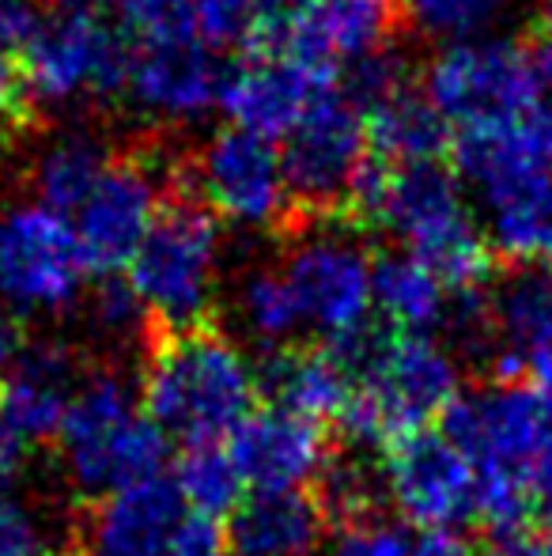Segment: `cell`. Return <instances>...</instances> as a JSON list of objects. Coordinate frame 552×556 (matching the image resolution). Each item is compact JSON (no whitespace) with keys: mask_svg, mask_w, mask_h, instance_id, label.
Returning a JSON list of instances; mask_svg holds the SVG:
<instances>
[{"mask_svg":"<svg viewBox=\"0 0 552 556\" xmlns=\"http://www.w3.org/2000/svg\"><path fill=\"white\" fill-rule=\"evenodd\" d=\"M442 432L477 473L480 522L500 534L552 522V394L523 379L465 390Z\"/></svg>","mask_w":552,"mask_h":556,"instance_id":"6da1fadb","label":"cell"},{"mask_svg":"<svg viewBox=\"0 0 552 556\" xmlns=\"http://www.w3.org/2000/svg\"><path fill=\"white\" fill-rule=\"evenodd\" d=\"M450 155L492 254L515 269H552V103L454 132Z\"/></svg>","mask_w":552,"mask_h":556,"instance_id":"7a4b0ae2","label":"cell"},{"mask_svg":"<svg viewBox=\"0 0 552 556\" xmlns=\"http://www.w3.org/2000/svg\"><path fill=\"white\" fill-rule=\"evenodd\" d=\"M356 227H386L454 295H480L492 277V247L470 190L442 163L394 170L375 155L345 201Z\"/></svg>","mask_w":552,"mask_h":556,"instance_id":"3957f363","label":"cell"},{"mask_svg":"<svg viewBox=\"0 0 552 556\" xmlns=\"http://www.w3.org/2000/svg\"><path fill=\"white\" fill-rule=\"evenodd\" d=\"M137 387L163 440L193 451L228 443L254 417L261 371L235 333L197 326L163 337Z\"/></svg>","mask_w":552,"mask_h":556,"instance_id":"277c9868","label":"cell"},{"mask_svg":"<svg viewBox=\"0 0 552 556\" xmlns=\"http://www.w3.org/2000/svg\"><path fill=\"white\" fill-rule=\"evenodd\" d=\"M352 390L337 425L360 446H390L435 432L462 390V359L442 337L378 333L348 349Z\"/></svg>","mask_w":552,"mask_h":556,"instance_id":"5b68a950","label":"cell"},{"mask_svg":"<svg viewBox=\"0 0 552 556\" xmlns=\"http://www.w3.org/2000/svg\"><path fill=\"white\" fill-rule=\"evenodd\" d=\"M61 477L91 504L147 477H159L167 440L147 420L140 387L118 367L84 371L57 435Z\"/></svg>","mask_w":552,"mask_h":556,"instance_id":"8992f818","label":"cell"},{"mask_svg":"<svg viewBox=\"0 0 552 556\" xmlns=\"http://www.w3.org/2000/svg\"><path fill=\"white\" fill-rule=\"evenodd\" d=\"M228 239L197 198H170L126 269L147 323L167 333L208 326L223 295Z\"/></svg>","mask_w":552,"mask_h":556,"instance_id":"52a82bcc","label":"cell"},{"mask_svg":"<svg viewBox=\"0 0 552 556\" xmlns=\"http://www.w3.org/2000/svg\"><path fill=\"white\" fill-rule=\"evenodd\" d=\"M420 88L454 132L515 122L552 103V50L534 35L442 46Z\"/></svg>","mask_w":552,"mask_h":556,"instance_id":"ba28073f","label":"cell"},{"mask_svg":"<svg viewBox=\"0 0 552 556\" xmlns=\"http://www.w3.org/2000/svg\"><path fill=\"white\" fill-rule=\"evenodd\" d=\"M88 257L68 216L42 201L0 205V311L15 323H46L88 300Z\"/></svg>","mask_w":552,"mask_h":556,"instance_id":"9c48e42d","label":"cell"},{"mask_svg":"<svg viewBox=\"0 0 552 556\" xmlns=\"http://www.w3.org/2000/svg\"><path fill=\"white\" fill-rule=\"evenodd\" d=\"M27 106L73 111L91 103H126L129 42L103 15L57 12L20 53Z\"/></svg>","mask_w":552,"mask_h":556,"instance_id":"30bf717a","label":"cell"},{"mask_svg":"<svg viewBox=\"0 0 552 556\" xmlns=\"http://www.w3.org/2000/svg\"><path fill=\"white\" fill-rule=\"evenodd\" d=\"M280 273L299 303L307 337L352 349L375 315V257L352 227H310L280 254Z\"/></svg>","mask_w":552,"mask_h":556,"instance_id":"8fae6325","label":"cell"},{"mask_svg":"<svg viewBox=\"0 0 552 556\" xmlns=\"http://www.w3.org/2000/svg\"><path fill=\"white\" fill-rule=\"evenodd\" d=\"M185 175L193 198L220 224L239 231H277L295 213L280 144L235 125L208 132Z\"/></svg>","mask_w":552,"mask_h":556,"instance_id":"7c38bea8","label":"cell"},{"mask_svg":"<svg viewBox=\"0 0 552 556\" xmlns=\"http://www.w3.org/2000/svg\"><path fill=\"white\" fill-rule=\"evenodd\" d=\"M284 178L299 213H345L360 170L371 160L368 114L341 88H325L280 144Z\"/></svg>","mask_w":552,"mask_h":556,"instance_id":"4fadbf2b","label":"cell"},{"mask_svg":"<svg viewBox=\"0 0 552 556\" xmlns=\"http://www.w3.org/2000/svg\"><path fill=\"white\" fill-rule=\"evenodd\" d=\"M378 496L420 534H458L480 522V492L470 458L447 432H420L386 451L378 466Z\"/></svg>","mask_w":552,"mask_h":556,"instance_id":"5bb4252c","label":"cell"},{"mask_svg":"<svg viewBox=\"0 0 552 556\" xmlns=\"http://www.w3.org/2000/svg\"><path fill=\"white\" fill-rule=\"evenodd\" d=\"M462 341L492 356L503 379L552 394V269H515L480 300L458 307Z\"/></svg>","mask_w":552,"mask_h":556,"instance_id":"9a60e30c","label":"cell"},{"mask_svg":"<svg viewBox=\"0 0 552 556\" xmlns=\"http://www.w3.org/2000/svg\"><path fill=\"white\" fill-rule=\"evenodd\" d=\"M167 182H178V175L170 167H159L155 155H114L88 201L68 216L84 257H88L91 277L106 280L129 269L144 235L152 231V224L167 205L163 198Z\"/></svg>","mask_w":552,"mask_h":556,"instance_id":"2e32d148","label":"cell"},{"mask_svg":"<svg viewBox=\"0 0 552 556\" xmlns=\"http://www.w3.org/2000/svg\"><path fill=\"white\" fill-rule=\"evenodd\" d=\"M228 65L201 35L129 42L126 103L137 117L163 129L205 122L220 106Z\"/></svg>","mask_w":552,"mask_h":556,"instance_id":"e0dca14e","label":"cell"},{"mask_svg":"<svg viewBox=\"0 0 552 556\" xmlns=\"http://www.w3.org/2000/svg\"><path fill=\"white\" fill-rule=\"evenodd\" d=\"M406 27L401 0H314L266 38L261 50H280L322 76H341L378 53L394 50Z\"/></svg>","mask_w":552,"mask_h":556,"instance_id":"ac0fdd59","label":"cell"},{"mask_svg":"<svg viewBox=\"0 0 552 556\" xmlns=\"http://www.w3.org/2000/svg\"><path fill=\"white\" fill-rule=\"evenodd\" d=\"M246 492H307L322 481L333 454L318 420L284 405L254 409V417L228 440Z\"/></svg>","mask_w":552,"mask_h":556,"instance_id":"d6986e66","label":"cell"},{"mask_svg":"<svg viewBox=\"0 0 552 556\" xmlns=\"http://www.w3.org/2000/svg\"><path fill=\"white\" fill-rule=\"evenodd\" d=\"M333 84V76L314 73L280 50H251L228 68L220 111L228 114V125L277 144Z\"/></svg>","mask_w":552,"mask_h":556,"instance_id":"ffe728a7","label":"cell"},{"mask_svg":"<svg viewBox=\"0 0 552 556\" xmlns=\"http://www.w3.org/2000/svg\"><path fill=\"white\" fill-rule=\"evenodd\" d=\"M80 379V359L68 344L35 341L30 349H23L0 379V432L20 451L57 443Z\"/></svg>","mask_w":552,"mask_h":556,"instance_id":"44dd1931","label":"cell"},{"mask_svg":"<svg viewBox=\"0 0 552 556\" xmlns=\"http://www.w3.org/2000/svg\"><path fill=\"white\" fill-rule=\"evenodd\" d=\"M182 492L170 477H147L95 500L76 534L80 556H167L185 522Z\"/></svg>","mask_w":552,"mask_h":556,"instance_id":"7402d4cb","label":"cell"},{"mask_svg":"<svg viewBox=\"0 0 552 556\" xmlns=\"http://www.w3.org/2000/svg\"><path fill=\"white\" fill-rule=\"evenodd\" d=\"M325 519V504L307 492H251L231 511V556H318Z\"/></svg>","mask_w":552,"mask_h":556,"instance_id":"603a6c76","label":"cell"},{"mask_svg":"<svg viewBox=\"0 0 552 556\" xmlns=\"http://www.w3.org/2000/svg\"><path fill=\"white\" fill-rule=\"evenodd\" d=\"M454 295L424 262H416L406 250L375 257V315L394 333H424L439 337L454 323L458 303Z\"/></svg>","mask_w":552,"mask_h":556,"instance_id":"cb8c5ba5","label":"cell"},{"mask_svg":"<svg viewBox=\"0 0 552 556\" xmlns=\"http://www.w3.org/2000/svg\"><path fill=\"white\" fill-rule=\"evenodd\" d=\"M368 144L371 155L394 170L427 167V163H442V155L454 144V129L427 103L424 91L406 88L368 111Z\"/></svg>","mask_w":552,"mask_h":556,"instance_id":"d4e9b609","label":"cell"},{"mask_svg":"<svg viewBox=\"0 0 552 556\" xmlns=\"http://www.w3.org/2000/svg\"><path fill=\"white\" fill-rule=\"evenodd\" d=\"M111 160L114 152H106L103 140L88 129H61L30 160V193L53 213L73 216L95 190Z\"/></svg>","mask_w":552,"mask_h":556,"instance_id":"484cf974","label":"cell"},{"mask_svg":"<svg viewBox=\"0 0 552 556\" xmlns=\"http://www.w3.org/2000/svg\"><path fill=\"white\" fill-rule=\"evenodd\" d=\"M231 318L239 341L266 352H284L307 337L299 303L287 288L277 262H258L235 280L231 292Z\"/></svg>","mask_w":552,"mask_h":556,"instance_id":"4316f807","label":"cell"},{"mask_svg":"<svg viewBox=\"0 0 552 556\" xmlns=\"http://www.w3.org/2000/svg\"><path fill=\"white\" fill-rule=\"evenodd\" d=\"M273 390L277 405L295 409L303 417L318 420H341L348 405V390H352V359L348 349H295L280 352L273 367Z\"/></svg>","mask_w":552,"mask_h":556,"instance_id":"83f0119b","label":"cell"},{"mask_svg":"<svg viewBox=\"0 0 552 556\" xmlns=\"http://www.w3.org/2000/svg\"><path fill=\"white\" fill-rule=\"evenodd\" d=\"M175 489L182 492L185 507L193 515H208V519H220L223 511H235L246 500L243 473H239L228 443L182 451L175 469Z\"/></svg>","mask_w":552,"mask_h":556,"instance_id":"f1b7e54d","label":"cell"},{"mask_svg":"<svg viewBox=\"0 0 552 556\" xmlns=\"http://www.w3.org/2000/svg\"><path fill=\"white\" fill-rule=\"evenodd\" d=\"M406 23H413L416 35L427 42L462 46L477 38H492L496 27L518 8V0H401Z\"/></svg>","mask_w":552,"mask_h":556,"instance_id":"f546056e","label":"cell"},{"mask_svg":"<svg viewBox=\"0 0 552 556\" xmlns=\"http://www.w3.org/2000/svg\"><path fill=\"white\" fill-rule=\"evenodd\" d=\"M190 12L213 50H258L269 35L261 0H190Z\"/></svg>","mask_w":552,"mask_h":556,"instance_id":"4dcf8cb0","label":"cell"},{"mask_svg":"<svg viewBox=\"0 0 552 556\" xmlns=\"http://www.w3.org/2000/svg\"><path fill=\"white\" fill-rule=\"evenodd\" d=\"M88 318L91 333L99 341L114 344V349H129L140 333L147 330V315L133 295V288L126 285V277H106L95 288V295H88Z\"/></svg>","mask_w":552,"mask_h":556,"instance_id":"1f68e13d","label":"cell"},{"mask_svg":"<svg viewBox=\"0 0 552 556\" xmlns=\"http://www.w3.org/2000/svg\"><path fill=\"white\" fill-rule=\"evenodd\" d=\"M416 530L398 522L394 515H363L337 530L330 542V556H413Z\"/></svg>","mask_w":552,"mask_h":556,"instance_id":"d6a6232c","label":"cell"},{"mask_svg":"<svg viewBox=\"0 0 552 556\" xmlns=\"http://www.w3.org/2000/svg\"><path fill=\"white\" fill-rule=\"evenodd\" d=\"M322 492H325V515L330 511H341V519L352 522V519H363V515H375V500L378 496V473H368V466L360 462H330L322 481Z\"/></svg>","mask_w":552,"mask_h":556,"instance_id":"836d02e7","label":"cell"},{"mask_svg":"<svg viewBox=\"0 0 552 556\" xmlns=\"http://www.w3.org/2000/svg\"><path fill=\"white\" fill-rule=\"evenodd\" d=\"M53 530L38 507L12 496L0 500V556H50Z\"/></svg>","mask_w":552,"mask_h":556,"instance_id":"e575fe53","label":"cell"},{"mask_svg":"<svg viewBox=\"0 0 552 556\" xmlns=\"http://www.w3.org/2000/svg\"><path fill=\"white\" fill-rule=\"evenodd\" d=\"M167 556H231L228 530L220 527V519H208V515L190 511L182 527H178Z\"/></svg>","mask_w":552,"mask_h":556,"instance_id":"d590c367","label":"cell"},{"mask_svg":"<svg viewBox=\"0 0 552 556\" xmlns=\"http://www.w3.org/2000/svg\"><path fill=\"white\" fill-rule=\"evenodd\" d=\"M46 15L38 12L35 0H0V50L20 58L27 42L38 35Z\"/></svg>","mask_w":552,"mask_h":556,"instance_id":"8d00e7d4","label":"cell"},{"mask_svg":"<svg viewBox=\"0 0 552 556\" xmlns=\"http://www.w3.org/2000/svg\"><path fill=\"white\" fill-rule=\"evenodd\" d=\"M27 114V96H23L20 58L0 50V140L15 129Z\"/></svg>","mask_w":552,"mask_h":556,"instance_id":"74e56055","label":"cell"},{"mask_svg":"<svg viewBox=\"0 0 552 556\" xmlns=\"http://www.w3.org/2000/svg\"><path fill=\"white\" fill-rule=\"evenodd\" d=\"M488 556H552V522L549 527H526L500 534Z\"/></svg>","mask_w":552,"mask_h":556,"instance_id":"f35d334b","label":"cell"},{"mask_svg":"<svg viewBox=\"0 0 552 556\" xmlns=\"http://www.w3.org/2000/svg\"><path fill=\"white\" fill-rule=\"evenodd\" d=\"M20 462H23V451L0 432V500L12 496L15 492V477H20Z\"/></svg>","mask_w":552,"mask_h":556,"instance_id":"ab89813d","label":"cell"},{"mask_svg":"<svg viewBox=\"0 0 552 556\" xmlns=\"http://www.w3.org/2000/svg\"><path fill=\"white\" fill-rule=\"evenodd\" d=\"M310 4H314V0H261V12H266L269 35H273L277 27H284L287 20H295L299 12H307ZM261 46H266V42H261ZM261 46H258V50H261Z\"/></svg>","mask_w":552,"mask_h":556,"instance_id":"60d3db41","label":"cell"},{"mask_svg":"<svg viewBox=\"0 0 552 556\" xmlns=\"http://www.w3.org/2000/svg\"><path fill=\"white\" fill-rule=\"evenodd\" d=\"M20 352H23V344H20V330H15V318H8L4 311H0V379L8 375V367L15 364Z\"/></svg>","mask_w":552,"mask_h":556,"instance_id":"b9f144b4","label":"cell"},{"mask_svg":"<svg viewBox=\"0 0 552 556\" xmlns=\"http://www.w3.org/2000/svg\"><path fill=\"white\" fill-rule=\"evenodd\" d=\"M534 38L552 50V0H534Z\"/></svg>","mask_w":552,"mask_h":556,"instance_id":"7bdbcfd3","label":"cell"},{"mask_svg":"<svg viewBox=\"0 0 552 556\" xmlns=\"http://www.w3.org/2000/svg\"><path fill=\"white\" fill-rule=\"evenodd\" d=\"M61 12H88V15H99L106 8H121L126 0H57Z\"/></svg>","mask_w":552,"mask_h":556,"instance_id":"ee69618b","label":"cell"}]
</instances>
